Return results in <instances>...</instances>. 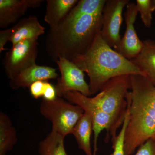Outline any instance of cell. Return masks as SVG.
<instances>
[{
	"mask_svg": "<svg viewBox=\"0 0 155 155\" xmlns=\"http://www.w3.org/2000/svg\"><path fill=\"white\" fill-rule=\"evenodd\" d=\"M102 14L80 15L72 9L47 35L45 45L50 58L54 62L60 58L72 61L85 52L101 32Z\"/></svg>",
	"mask_w": 155,
	"mask_h": 155,
	"instance_id": "1",
	"label": "cell"
},
{
	"mask_svg": "<svg viewBox=\"0 0 155 155\" xmlns=\"http://www.w3.org/2000/svg\"><path fill=\"white\" fill-rule=\"evenodd\" d=\"M130 80L125 155L133 154L147 140L155 138V86L142 75H130Z\"/></svg>",
	"mask_w": 155,
	"mask_h": 155,
	"instance_id": "2",
	"label": "cell"
},
{
	"mask_svg": "<svg viewBox=\"0 0 155 155\" xmlns=\"http://www.w3.org/2000/svg\"><path fill=\"white\" fill-rule=\"evenodd\" d=\"M72 61L88 75L91 95L100 92L108 81L115 78L134 75L144 77V73L132 61L104 40L101 32L87 51Z\"/></svg>",
	"mask_w": 155,
	"mask_h": 155,
	"instance_id": "3",
	"label": "cell"
},
{
	"mask_svg": "<svg viewBox=\"0 0 155 155\" xmlns=\"http://www.w3.org/2000/svg\"><path fill=\"white\" fill-rule=\"evenodd\" d=\"M129 90L130 75L119 76L108 81L96 95L91 97L92 100L104 112L112 116L120 127L127 112Z\"/></svg>",
	"mask_w": 155,
	"mask_h": 155,
	"instance_id": "4",
	"label": "cell"
},
{
	"mask_svg": "<svg viewBox=\"0 0 155 155\" xmlns=\"http://www.w3.org/2000/svg\"><path fill=\"white\" fill-rule=\"evenodd\" d=\"M40 112L52 123L53 130L64 137L72 133L84 111L79 106L71 104L62 97L52 101L43 99Z\"/></svg>",
	"mask_w": 155,
	"mask_h": 155,
	"instance_id": "5",
	"label": "cell"
},
{
	"mask_svg": "<svg viewBox=\"0 0 155 155\" xmlns=\"http://www.w3.org/2000/svg\"><path fill=\"white\" fill-rule=\"evenodd\" d=\"M63 97L71 104L79 106L91 118L94 135L93 155H96L98 139L103 130L107 131L106 140L111 137L112 142H114L119 127L114 118L101 109L94 102L91 97L75 91L68 92Z\"/></svg>",
	"mask_w": 155,
	"mask_h": 155,
	"instance_id": "6",
	"label": "cell"
},
{
	"mask_svg": "<svg viewBox=\"0 0 155 155\" xmlns=\"http://www.w3.org/2000/svg\"><path fill=\"white\" fill-rule=\"evenodd\" d=\"M38 54L37 40L23 41L12 46L2 63L8 78L11 80L21 71L36 64Z\"/></svg>",
	"mask_w": 155,
	"mask_h": 155,
	"instance_id": "7",
	"label": "cell"
},
{
	"mask_svg": "<svg viewBox=\"0 0 155 155\" xmlns=\"http://www.w3.org/2000/svg\"><path fill=\"white\" fill-rule=\"evenodd\" d=\"M128 0H107L102 14L101 35L110 47L117 51L121 41L122 13Z\"/></svg>",
	"mask_w": 155,
	"mask_h": 155,
	"instance_id": "8",
	"label": "cell"
},
{
	"mask_svg": "<svg viewBox=\"0 0 155 155\" xmlns=\"http://www.w3.org/2000/svg\"><path fill=\"white\" fill-rule=\"evenodd\" d=\"M61 73L55 87L57 96L62 97L66 93L75 91L86 96L91 95L89 84L84 78V72L72 61L60 58L55 61Z\"/></svg>",
	"mask_w": 155,
	"mask_h": 155,
	"instance_id": "9",
	"label": "cell"
},
{
	"mask_svg": "<svg viewBox=\"0 0 155 155\" xmlns=\"http://www.w3.org/2000/svg\"><path fill=\"white\" fill-rule=\"evenodd\" d=\"M138 11L134 3L129 2L125 13L126 28L116 51L128 60L135 58L142 50L143 41L139 38L134 27Z\"/></svg>",
	"mask_w": 155,
	"mask_h": 155,
	"instance_id": "10",
	"label": "cell"
},
{
	"mask_svg": "<svg viewBox=\"0 0 155 155\" xmlns=\"http://www.w3.org/2000/svg\"><path fill=\"white\" fill-rule=\"evenodd\" d=\"M43 0H0V27L17 23L28 9L39 8Z\"/></svg>",
	"mask_w": 155,
	"mask_h": 155,
	"instance_id": "11",
	"label": "cell"
},
{
	"mask_svg": "<svg viewBox=\"0 0 155 155\" xmlns=\"http://www.w3.org/2000/svg\"><path fill=\"white\" fill-rule=\"evenodd\" d=\"M59 77V74L54 68L36 64L21 71L10 80L9 85L14 90L29 88L32 84L36 81H48L50 79H56Z\"/></svg>",
	"mask_w": 155,
	"mask_h": 155,
	"instance_id": "12",
	"label": "cell"
},
{
	"mask_svg": "<svg viewBox=\"0 0 155 155\" xmlns=\"http://www.w3.org/2000/svg\"><path fill=\"white\" fill-rule=\"evenodd\" d=\"M12 29L10 42L12 46L19 42L28 40H37L45 32V28L35 16H29L20 19L11 27Z\"/></svg>",
	"mask_w": 155,
	"mask_h": 155,
	"instance_id": "13",
	"label": "cell"
},
{
	"mask_svg": "<svg viewBox=\"0 0 155 155\" xmlns=\"http://www.w3.org/2000/svg\"><path fill=\"white\" fill-rule=\"evenodd\" d=\"M78 2V0H47L44 20L50 29L56 28Z\"/></svg>",
	"mask_w": 155,
	"mask_h": 155,
	"instance_id": "14",
	"label": "cell"
},
{
	"mask_svg": "<svg viewBox=\"0 0 155 155\" xmlns=\"http://www.w3.org/2000/svg\"><path fill=\"white\" fill-rule=\"evenodd\" d=\"M143 42L141 52L130 61L144 73V77L155 86V41L147 39Z\"/></svg>",
	"mask_w": 155,
	"mask_h": 155,
	"instance_id": "15",
	"label": "cell"
},
{
	"mask_svg": "<svg viewBox=\"0 0 155 155\" xmlns=\"http://www.w3.org/2000/svg\"><path fill=\"white\" fill-rule=\"evenodd\" d=\"M93 124L91 118L84 112L72 130L71 134L75 137L78 145L86 155H93L92 152L91 137L92 132Z\"/></svg>",
	"mask_w": 155,
	"mask_h": 155,
	"instance_id": "16",
	"label": "cell"
},
{
	"mask_svg": "<svg viewBox=\"0 0 155 155\" xmlns=\"http://www.w3.org/2000/svg\"><path fill=\"white\" fill-rule=\"evenodd\" d=\"M18 141L17 131L9 116L0 113V155H7Z\"/></svg>",
	"mask_w": 155,
	"mask_h": 155,
	"instance_id": "17",
	"label": "cell"
},
{
	"mask_svg": "<svg viewBox=\"0 0 155 155\" xmlns=\"http://www.w3.org/2000/svg\"><path fill=\"white\" fill-rule=\"evenodd\" d=\"M65 137L52 129L39 143V155H67L64 147Z\"/></svg>",
	"mask_w": 155,
	"mask_h": 155,
	"instance_id": "18",
	"label": "cell"
},
{
	"mask_svg": "<svg viewBox=\"0 0 155 155\" xmlns=\"http://www.w3.org/2000/svg\"><path fill=\"white\" fill-rule=\"evenodd\" d=\"M137 9L140 14L142 21L147 28L152 24L153 12L155 11L153 0H136Z\"/></svg>",
	"mask_w": 155,
	"mask_h": 155,
	"instance_id": "19",
	"label": "cell"
},
{
	"mask_svg": "<svg viewBox=\"0 0 155 155\" xmlns=\"http://www.w3.org/2000/svg\"><path fill=\"white\" fill-rule=\"evenodd\" d=\"M134 155H155V138L150 139L138 148Z\"/></svg>",
	"mask_w": 155,
	"mask_h": 155,
	"instance_id": "20",
	"label": "cell"
},
{
	"mask_svg": "<svg viewBox=\"0 0 155 155\" xmlns=\"http://www.w3.org/2000/svg\"><path fill=\"white\" fill-rule=\"evenodd\" d=\"M46 81H39L34 82L29 87L31 94L34 98L38 99L43 97L44 93Z\"/></svg>",
	"mask_w": 155,
	"mask_h": 155,
	"instance_id": "21",
	"label": "cell"
},
{
	"mask_svg": "<svg viewBox=\"0 0 155 155\" xmlns=\"http://www.w3.org/2000/svg\"><path fill=\"white\" fill-rule=\"evenodd\" d=\"M12 29L11 28H5L0 31V53L7 50L5 48L8 42L11 40Z\"/></svg>",
	"mask_w": 155,
	"mask_h": 155,
	"instance_id": "22",
	"label": "cell"
},
{
	"mask_svg": "<svg viewBox=\"0 0 155 155\" xmlns=\"http://www.w3.org/2000/svg\"><path fill=\"white\" fill-rule=\"evenodd\" d=\"M58 96L55 86L48 81H46L44 93L43 96V99L52 101L55 99Z\"/></svg>",
	"mask_w": 155,
	"mask_h": 155,
	"instance_id": "23",
	"label": "cell"
}]
</instances>
